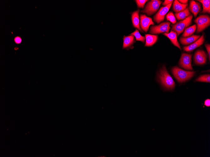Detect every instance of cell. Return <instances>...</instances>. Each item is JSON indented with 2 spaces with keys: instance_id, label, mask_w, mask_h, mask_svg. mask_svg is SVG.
I'll return each mask as SVG.
<instances>
[{
  "instance_id": "cell-10",
  "label": "cell",
  "mask_w": 210,
  "mask_h": 157,
  "mask_svg": "<svg viewBox=\"0 0 210 157\" xmlns=\"http://www.w3.org/2000/svg\"><path fill=\"white\" fill-rule=\"evenodd\" d=\"M207 56L203 50H198L195 53L194 56V61L196 64L202 65L206 63Z\"/></svg>"
},
{
  "instance_id": "cell-15",
  "label": "cell",
  "mask_w": 210,
  "mask_h": 157,
  "mask_svg": "<svg viewBox=\"0 0 210 157\" xmlns=\"http://www.w3.org/2000/svg\"><path fill=\"white\" fill-rule=\"evenodd\" d=\"M139 11V10L138 9L132 13L131 15V19L134 27L141 31V30L140 27Z\"/></svg>"
},
{
  "instance_id": "cell-13",
  "label": "cell",
  "mask_w": 210,
  "mask_h": 157,
  "mask_svg": "<svg viewBox=\"0 0 210 157\" xmlns=\"http://www.w3.org/2000/svg\"><path fill=\"white\" fill-rule=\"evenodd\" d=\"M163 34L169 38L175 46L181 50L180 44L177 39V34L176 32L171 31L169 33H165Z\"/></svg>"
},
{
  "instance_id": "cell-7",
  "label": "cell",
  "mask_w": 210,
  "mask_h": 157,
  "mask_svg": "<svg viewBox=\"0 0 210 157\" xmlns=\"http://www.w3.org/2000/svg\"><path fill=\"white\" fill-rule=\"evenodd\" d=\"M191 54L187 53H183L180 60V66L184 69L191 70L192 68L191 66Z\"/></svg>"
},
{
  "instance_id": "cell-17",
  "label": "cell",
  "mask_w": 210,
  "mask_h": 157,
  "mask_svg": "<svg viewBox=\"0 0 210 157\" xmlns=\"http://www.w3.org/2000/svg\"><path fill=\"white\" fill-rule=\"evenodd\" d=\"M187 5V4H183L176 0L174 1L173 3V10L175 13H179L185 10Z\"/></svg>"
},
{
  "instance_id": "cell-4",
  "label": "cell",
  "mask_w": 210,
  "mask_h": 157,
  "mask_svg": "<svg viewBox=\"0 0 210 157\" xmlns=\"http://www.w3.org/2000/svg\"><path fill=\"white\" fill-rule=\"evenodd\" d=\"M195 22L197 25L196 32L198 33L210 25V17L207 15H201L195 19Z\"/></svg>"
},
{
  "instance_id": "cell-5",
  "label": "cell",
  "mask_w": 210,
  "mask_h": 157,
  "mask_svg": "<svg viewBox=\"0 0 210 157\" xmlns=\"http://www.w3.org/2000/svg\"><path fill=\"white\" fill-rule=\"evenodd\" d=\"M162 2L160 0H151L147 3L145 8L141 12L146 13L148 16L152 15L157 11Z\"/></svg>"
},
{
  "instance_id": "cell-28",
  "label": "cell",
  "mask_w": 210,
  "mask_h": 157,
  "mask_svg": "<svg viewBox=\"0 0 210 157\" xmlns=\"http://www.w3.org/2000/svg\"><path fill=\"white\" fill-rule=\"evenodd\" d=\"M205 47L207 49V50L209 55V58L210 60V45L209 44H207L205 45Z\"/></svg>"
},
{
  "instance_id": "cell-14",
  "label": "cell",
  "mask_w": 210,
  "mask_h": 157,
  "mask_svg": "<svg viewBox=\"0 0 210 157\" xmlns=\"http://www.w3.org/2000/svg\"><path fill=\"white\" fill-rule=\"evenodd\" d=\"M200 37L199 35H193L188 37H181L180 39V41L182 44L187 45L196 41Z\"/></svg>"
},
{
  "instance_id": "cell-29",
  "label": "cell",
  "mask_w": 210,
  "mask_h": 157,
  "mask_svg": "<svg viewBox=\"0 0 210 157\" xmlns=\"http://www.w3.org/2000/svg\"><path fill=\"white\" fill-rule=\"evenodd\" d=\"M204 104L207 107H209L210 106V99H207L204 102Z\"/></svg>"
},
{
  "instance_id": "cell-24",
  "label": "cell",
  "mask_w": 210,
  "mask_h": 157,
  "mask_svg": "<svg viewBox=\"0 0 210 157\" xmlns=\"http://www.w3.org/2000/svg\"><path fill=\"white\" fill-rule=\"evenodd\" d=\"M166 18L167 20L169 21L172 24H174L176 22L175 18L172 12H170L167 14Z\"/></svg>"
},
{
  "instance_id": "cell-27",
  "label": "cell",
  "mask_w": 210,
  "mask_h": 157,
  "mask_svg": "<svg viewBox=\"0 0 210 157\" xmlns=\"http://www.w3.org/2000/svg\"><path fill=\"white\" fill-rule=\"evenodd\" d=\"M173 1L172 0H165L163 3V5L164 6H167L170 4L172 3Z\"/></svg>"
},
{
  "instance_id": "cell-1",
  "label": "cell",
  "mask_w": 210,
  "mask_h": 157,
  "mask_svg": "<svg viewBox=\"0 0 210 157\" xmlns=\"http://www.w3.org/2000/svg\"><path fill=\"white\" fill-rule=\"evenodd\" d=\"M158 77L159 81L166 89L171 90L174 88L175 82L164 66L160 70Z\"/></svg>"
},
{
  "instance_id": "cell-8",
  "label": "cell",
  "mask_w": 210,
  "mask_h": 157,
  "mask_svg": "<svg viewBox=\"0 0 210 157\" xmlns=\"http://www.w3.org/2000/svg\"><path fill=\"white\" fill-rule=\"evenodd\" d=\"M172 3H171L167 6L162 7L160 8L154 16L153 19L155 22L158 24H159L164 20L165 16L169 10Z\"/></svg>"
},
{
  "instance_id": "cell-2",
  "label": "cell",
  "mask_w": 210,
  "mask_h": 157,
  "mask_svg": "<svg viewBox=\"0 0 210 157\" xmlns=\"http://www.w3.org/2000/svg\"><path fill=\"white\" fill-rule=\"evenodd\" d=\"M172 72L178 81L182 82L188 80L192 77L195 73V71H184L177 67L172 69Z\"/></svg>"
},
{
  "instance_id": "cell-21",
  "label": "cell",
  "mask_w": 210,
  "mask_h": 157,
  "mask_svg": "<svg viewBox=\"0 0 210 157\" xmlns=\"http://www.w3.org/2000/svg\"><path fill=\"white\" fill-rule=\"evenodd\" d=\"M200 2L202 5L203 11L202 13H210V0H198Z\"/></svg>"
},
{
  "instance_id": "cell-6",
  "label": "cell",
  "mask_w": 210,
  "mask_h": 157,
  "mask_svg": "<svg viewBox=\"0 0 210 157\" xmlns=\"http://www.w3.org/2000/svg\"><path fill=\"white\" fill-rule=\"evenodd\" d=\"M170 23L169 22L162 23L158 25L152 26L149 33L152 34H159L165 32L169 33L170 29Z\"/></svg>"
},
{
  "instance_id": "cell-23",
  "label": "cell",
  "mask_w": 210,
  "mask_h": 157,
  "mask_svg": "<svg viewBox=\"0 0 210 157\" xmlns=\"http://www.w3.org/2000/svg\"><path fill=\"white\" fill-rule=\"evenodd\" d=\"M196 81L209 83L210 82V75L207 74L201 75L196 80Z\"/></svg>"
},
{
  "instance_id": "cell-22",
  "label": "cell",
  "mask_w": 210,
  "mask_h": 157,
  "mask_svg": "<svg viewBox=\"0 0 210 157\" xmlns=\"http://www.w3.org/2000/svg\"><path fill=\"white\" fill-rule=\"evenodd\" d=\"M131 35H133L135 37L137 41H140L144 42L145 41V37L141 35L138 30L136 29L133 32L130 34Z\"/></svg>"
},
{
  "instance_id": "cell-26",
  "label": "cell",
  "mask_w": 210,
  "mask_h": 157,
  "mask_svg": "<svg viewBox=\"0 0 210 157\" xmlns=\"http://www.w3.org/2000/svg\"><path fill=\"white\" fill-rule=\"evenodd\" d=\"M14 41L15 44H19L22 42V39L19 36H16L14 38Z\"/></svg>"
},
{
  "instance_id": "cell-20",
  "label": "cell",
  "mask_w": 210,
  "mask_h": 157,
  "mask_svg": "<svg viewBox=\"0 0 210 157\" xmlns=\"http://www.w3.org/2000/svg\"><path fill=\"white\" fill-rule=\"evenodd\" d=\"M196 27V24H194L186 28L182 35L183 37L186 38L191 35L195 32Z\"/></svg>"
},
{
  "instance_id": "cell-30",
  "label": "cell",
  "mask_w": 210,
  "mask_h": 157,
  "mask_svg": "<svg viewBox=\"0 0 210 157\" xmlns=\"http://www.w3.org/2000/svg\"><path fill=\"white\" fill-rule=\"evenodd\" d=\"M178 1L180 3L183 4H187L188 0H179Z\"/></svg>"
},
{
  "instance_id": "cell-3",
  "label": "cell",
  "mask_w": 210,
  "mask_h": 157,
  "mask_svg": "<svg viewBox=\"0 0 210 157\" xmlns=\"http://www.w3.org/2000/svg\"><path fill=\"white\" fill-rule=\"evenodd\" d=\"M193 16L190 15L183 20L179 22L172 26L171 29L174 31L179 35L182 33L184 29L191 24Z\"/></svg>"
},
{
  "instance_id": "cell-25",
  "label": "cell",
  "mask_w": 210,
  "mask_h": 157,
  "mask_svg": "<svg viewBox=\"0 0 210 157\" xmlns=\"http://www.w3.org/2000/svg\"><path fill=\"white\" fill-rule=\"evenodd\" d=\"M137 4V7L140 8H144L145 3L148 1L146 0H136L135 1Z\"/></svg>"
},
{
  "instance_id": "cell-9",
  "label": "cell",
  "mask_w": 210,
  "mask_h": 157,
  "mask_svg": "<svg viewBox=\"0 0 210 157\" xmlns=\"http://www.w3.org/2000/svg\"><path fill=\"white\" fill-rule=\"evenodd\" d=\"M140 25L141 29L145 32L148 31L151 25H154V23L151 18L145 14H141L140 16Z\"/></svg>"
},
{
  "instance_id": "cell-19",
  "label": "cell",
  "mask_w": 210,
  "mask_h": 157,
  "mask_svg": "<svg viewBox=\"0 0 210 157\" xmlns=\"http://www.w3.org/2000/svg\"><path fill=\"white\" fill-rule=\"evenodd\" d=\"M190 13L188 8L184 10L179 13H175L174 15L176 18L178 20L184 19L190 16Z\"/></svg>"
},
{
  "instance_id": "cell-16",
  "label": "cell",
  "mask_w": 210,
  "mask_h": 157,
  "mask_svg": "<svg viewBox=\"0 0 210 157\" xmlns=\"http://www.w3.org/2000/svg\"><path fill=\"white\" fill-rule=\"evenodd\" d=\"M134 42V37L133 35L124 36L123 38V48H127L131 46Z\"/></svg>"
},
{
  "instance_id": "cell-18",
  "label": "cell",
  "mask_w": 210,
  "mask_h": 157,
  "mask_svg": "<svg viewBox=\"0 0 210 157\" xmlns=\"http://www.w3.org/2000/svg\"><path fill=\"white\" fill-rule=\"evenodd\" d=\"M146 46H152L157 41L158 36L157 35H153L149 34H146Z\"/></svg>"
},
{
  "instance_id": "cell-12",
  "label": "cell",
  "mask_w": 210,
  "mask_h": 157,
  "mask_svg": "<svg viewBox=\"0 0 210 157\" xmlns=\"http://www.w3.org/2000/svg\"><path fill=\"white\" fill-rule=\"evenodd\" d=\"M189 9L195 17H196L201 10V6L199 3L191 0L190 2Z\"/></svg>"
},
{
  "instance_id": "cell-11",
  "label": "cell",
  "mask_w": 210,
  "mask_h": 157,
  "mask_svg": "<svg viewBox=\"0 0 210 157\" xmlns=\"http://www.w3.org/2000/svg\"><path fill=\"white\" fill-rule=\"evenodd\" d=\"M204 41V34H202L197 40L190 45L185 46L183 48V49L186 51H191L202 44Z\"/></svg>"
}]
</instances>
